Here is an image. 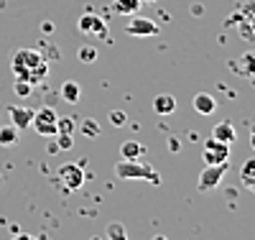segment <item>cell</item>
<instances>
[{
    "instance_id": "obj_14",
    "label": "cell",
    "mask_w": 255,
    "mask_h": 240,
    "mask_svg": "<svg viewBox=\"0 0 255 240\" xmlns=\"http://www.w3.org/2000/svg\"><path fill=\"white\" fill-rule=\"evenodd\" d=\"M240 182L245 189L255 192V159H248L243 166H240Z\"/></svg>"
},
{
    "instance_id": "obj_1",
    "label": "cell",
    "mask_w": 255,
    "mask_h": 240,
    "mask_svg": "<svg viewBox=\"0 0 255 240\" xmlns=\"http://www.w3.org/2000/svg\"><path fill=\"white\" fill-rule=\"evenodd\" d=\"M115 177L118 179H145L151 184H161V177L158 171L151 166V164H143L140 159H120L115 164Z\"/></svg>"
},
{
    "instance_id": "obj_23",
    "label": "cell",
    "mask_w": 255,
    "mask_h": 240,
    "mask_svg": "<svg viewBox=\"0 0 255 240\" xmlns=\"http://www.w3.org/2000/svg\"><path fill=\"white\" fill-rule=\"evenodd\" d=\"M82 133L87 136V138H97V136H100V125H97L95 120H84V123H82Z\"/></svg>"
},
{
    "instance_id": "obj_8",
    "label": "cell",
    "mask_w": 255,
    "mask_h": 240,
    "mask_svg": "<svg viewBox=\"0 0 255 240\" xmlns=\"http://www.w3.org/2000/svg\"><path fill=\"white\" fill-rule=\"evenodd\" d=\"M59 179H61V184L67 189H79L84 184V171L77 164H64L59 169Z\"/></svg>"
},
{
    "instance_id": "obj_22",
    "label": "cell",
    "mask_w": 255,
    "mask_h": 240,
    "mask_svg": "<svg viewBox=\"0 0 255 240\" xmlns=\"http://www.w3.org/2000/svg\"><path fill=\"white\" fill-rule=\"evenodd\" d=\"M77 56H79V61H84V64H92V61L97 59V49H95V46H82V49L77 51Z\"/></svg>"
},
{
    "instance_id": "obj_25",
    "label": "cell",
    "mask_w": 255,
    "mask_h": 240,
    "mask_svg": "<svg viewBox=\"0 0 255 240\" xmlns=\"http://www.w3.org/2000/svg\"><path fill=\"white\" fill-rule=\"evenodd\" d=\"M72 130H74V120L56 118V133H72Z\"/></svg>"
},
{
    "instance_id": "obj_5",
    "label": "cell",
    "mask_w": 255,
    "mask_h": 240,
    "mask_svg": "<svg viewBox=\"0 0 255 240\" xmlns=\"http://www.w3.org/2000/svg\"><path fill=\"white\" fill-rule=\"evenodd\" d=\"M202 159H204V164H230V143H222L209 136L204 141Z\"/></svg>"
},
{
    "instance_id": "obj_28",
    "label": "cell",
    "mask_w": 255,
    "mask_h": 240,
    "mask_svg": "<svg viewBox=\"0 0 255 240\" xmlns=\"http://www.w3.org/2000/svg\"><path fill=\"white\" fill-rule=\"evenodd\" d=\"M250 146H253V151H255V125L250 128Z\"/></svg>"
},
{
    "instance_id": "obj_27",
    "label": "cell",
    "mask_w": 255,
    "mask_h": 240,
    "mask_svg": "<svg viewBox=\"0 0 255 240\" xmlns=\"http://www.w3.org/2000/svg\"><path fill=\"white\" fill-rule=\"evenodd\" d=\"M168 146H171V151H179L181 148V141L179 138H171V141H168Z\"/></svg>"
},
{
    "instance_id": "obj_4",
    "label": "cell",
    "mask_w": 255,
    "mask_h": 240,
    "mask_svg": "<svg viewBox=\"0 0 255 240\" xmlns=\"http://www.w3.org/2000/svg\"><path fill=\"white\" fill-rule=\"evenodd\" d=\"M227 166L230 164H204V169L199 174V182H197V189L199 192H209V189L220 187L222 177L227 174Z\"/></svg>"
},
{
    "instance_id": "obj_9",
    "label": "cell",
    "mask_w": 255,
    "mask_h": 240,
    "mask_svg": "<svg viewBox=\"0 0 255 240\" xmlns=\"http://www.w3.org/2000/svg\"><path fill=\"white\" fill-rule=\"evenodd\" d=\"M230 69L240 77H253L255 74V51H245L240 59L230 61Z\"/></svg>"
},
{
    "instance_id": "obj_32",
    "label": "cell",
    "mask_w": 255,
    "mask_h": 240,
    "mask_svg": "<svg viewBox=\"0 0 255 240\" xmlns=\"http://www.w3.org/2000/svg\"><path fill=\"white\" fill-rule=\"evenodd\" d=\"M140 3H156V0H140Z\"/></svg>"
},
{
    "instance_id": "obj_30",
    "label": "cell",
    "mask_w": 255,
    "mask_h": 240,
    "mask_svg": "<svg viewBox=\"0 0 255 240\" xmlns=\"http://www.w3.org/2000/svg\"><path fill=\"white\" fill-rule=\"evenodd\" d=\"M253 13H255V10H253ZM250 28H253V31H255V15H253V26H250Z\"/></svg>"
},
{
    "instance_id": "obj_33",
    "label": "cell",
    "mask_w": 255,
    "mask_h": 240,
    "mask_svg": "<svg viewBox=\"0 0 255 240\" xmlns=\"http://www.w3.org/2000/svg\"><path fill=\"white\" fill-rule=\"evenodd\" d=\"M92 240H100V238H92Z\"/></svg>"
},
{
    "instance_id": "obj_6",
    "label": "cell",
    "mask_w": 255,
    "mask_h": 240,
    "mask_svg": "<svg viewBox=\"0 0 255 240\" xmlns=\"http://www.w3.org/2000/svg\"><path fill=\"white\" fill-rule=\"evenodd\" d=\"M77 28H79L82 33L95 36V38H108V23H105L100 15H92V13L82 15V18L77 20Z\"/></svg>"
},
{
    "instance_id": "obj_7",
    "label": "cell",
    "mask_w": 255,
    "mask_h": 240,
    "mask_svg": "<svg viewBox=\"0 0 255 240\" xmlns=\"http://www.w3.org/2000/svg\"><path fill=\"white\" fill-rule=\"evenodd\" d=\"M125 33L130 36H138V38H145V36H156L158 33V23L151 18H143V15H133L130 20H128V28Z\"/></svg>"
},
{
    "instance_id": "obj_12",
    "label": "cell",
    "mask_w": 255,
    "mask_h": 240,
    "mask_svg": "<svg viewBox=\"0 0 255 240\" xmlns=\"http://www.w3.org/2000/svg\"><path fill=\"white\" fill-rule=\"evenodd\" d=\"M212 138H217L222 143H235L238 141V130H235V125H232V123L222 120V123H217L215 128H212Z\"/></svg>"
},
{
    "instance_id": "obj_15",
    "label": "cell",
    "mask_w": 255,
    "mask_h": 240,
    "mask_svg": "<svg viewBox=\"0 0 255 240\" xmlns=\"http://www.w3.org/2000/svg\"><path fill=\"white\" fill-rule=\"evenodd\" d=\"M145 156V146L138 141H125L120 146V159H140Z\"/></svg>"
},
{
    "instance_id": "obj_20",
    "label": "cell",
    "mask_w": 255,
    "mask_h": 240,
    "mask_svg": "<svg viewBox=\"0 0 255 240\" xmlns=\"http://www.w3.org/2000/svg\"><path fill=\"white\" fill-rule=\"evenodd\" d=\"M108 240H128V233L120 223H110L108 225Z\"/></svg>"
},
{
    "instance_id": "obj_3",
    "label": "cell",
    "mask_w": 255,
    "mask_h": 240,
    "mask_svg": "<svg viewBox=\"0 0 255 240\" xmlns=\"http://www.w3.org/2000/svg\"><path fill=\"white\" fill-rule=\"evenodd\" d=\"M56 118H59V115H56L54 107H38V110H33L31 125L36 128L38 136L51 138V136H56Z\"/></svg>"
},
{
    "instance_id": "obj_21",
    "label": "cell",
    "mask_w": 255,
    "mask_h": 240,
    "mask_svg": "<svg viewBox=\"0 0 255 240\" xmlns=\"http://www.w3.org/2000/svg\"><path fill=\"white\" fill-rule=\"evenodd\" d=\"M13 90H15V95H18V97H28V95H31V90H33V84H31V82H26V79H18V77H15Z\"/></svg>"
},
{
    "instance_id": "obj_18",
    "label": "cell",
    "mask_w": 255,
    "mask_h": 240,
    "mask_svg": "<svg viewBox=\"0 0 255 240\" xmlns=\"http://www.w3.org/2000/svg\"><path fill=\"white\" fill-rule=\"evenodd\" d=\"M113 8L123 15H133L140 8V0H113Z\"/></svg>"
},
{
    "instance_id": "obj_16",
    "label": "cell",
    "mask_w": 255,
    "mask_h": 240,
    "mask_svg": "<svg viewBox=\"0 0 255 240\" xmlns=\"http://www.w3.org/2000/svg\"><path fill=\"white\" fill-rule=\"evenodd\" d=\"M59 92H61V100H67L69 105H77V102H79V84L72 82V79L64 82Z\"/></svg>"
},
{
    "instance_id": "obj_24",
    "label": "cell",
    "mask_w": 255,
    "mask_h": 240,
    "mask_svg": "<svg viewBox=\"0 0 255 240\" xmlns=\"http://www.w3.org/2000/svg\"><path fill=\"white\" fill-rule=\"evenodd\" d=\"M72 146H74L72 133H56V148H61V151H69Z\"/></svg>"
},
{
    "instance_id": "obj_13",
    "label": "cell",
    "mask_w": 255,
    "mask_h": 240,
    "mask_svg": "<svg viewBox=\"0 0 255 240\" xmlns=\"http://www.w3.org/2000/svg\"><path fill=\"white\" fill-rule=\"evenodd\" d=\"M8 113H10V120L18 130H26L33 120V110H28V107H8Z\"/></svg>"
},
{
    "instance_id": "obj_29",
    "label": "cell",
    "mask_w": 255,
    "mask_h": 240,
    "mask_svg": "<svg viewBox=\"0 0 255 240\" xmlns=\"http://www.w3.org/2000/svg\"><path fill=\"white\" fill-rule=\"evenodd\" d=\"M41 31H46V33H51V31H54V26H51V23H41Z\"/></svg>"
},
{
    "instance_id": "obj_17",
    "label": "cell",
    "mask_w": 255,
    "mask_h": 240,
    "mask_svg": "<svg viewBox=\"0 0 255 240\" xmlns=\"http://www.w3.org/2000/svg\"><path fill=\"white\" fill-rule=\"evenodd\" d=\"M46 74H49V64L46 61H41V64H36L33 69H28L26 72V82H31V84H38V82H44L46 79Z\"/></svg>"
},
{
    "instance_id": "obj_26",
    "label": "cell",
    "mask_w": 255,
    "mask_h": 240,
    "mask_svg": "<svg viewBox=\"0 0 255 240\" xmlns=\"http://www.w3.org/2000/svg\"><path fill=\"white\" fill-rule=\"evenodd\" d=\"M110 123H113L115 128H120V125L128 123V115H125L123 110H113V113H110Z\"/></svg>"
},
{
    "instance_id": "obj_31",
    "label": "cell",
    "mask_w": 255,
    "mask_h": 240,
    "mask_svg": "<svg viewBox=\"0 0 255 240\" xmlns=\"http://www.w3.org/2000/svg\"><path fill=\"white\" fill-rule=\"evenodd\" d=\"M153 240H166V238H163V235H156V238H153Z\"/></svg>"
},
{
    "instance_id": "obj_10",
    "label": "cell",
    "mask_w": 255,
    "mask_h": 240,
    "mask_svg": "<svg viewBox=\"0 0 255 240\" xmlns=\"http://www.w3.org/2000/svg\"><path fill=\"white\" fill-rule=\"evenodd\" d=\"M191 107H194V110L199 113V115H212L217 110V102H215V97H212L209 92H197L194 97H191Z\"/></svg>"
},
{
    "instance_id": "obj_11",
    "label": "cell",
    "mask_w": 255,
    "mask_h": 240,
    "mask_svg": "<svg viewBox=\"0 0 255 240\" xmlns=\"http://www.w3.org/2000/svg\"><path fill=\"white\" fill-rule=\"evenodd\" d=\"M176 110V97L168 95V92H161L153 97V113L156 115H171Z\"/></svg>"
},
{
    "instance_id": "obj_2",
    "label": "cell",
    "mask_w": 255,
    "mask_h": 240,
    "mask_svg": "<svg viewBox=\"0 0 255 240\" xmlns=\"http://www.w3.org/2000/svg\"><path fill=\"white\" fill-rule=\"evenodd\" d=\"M41 61H46L44 56H41V51H36V49H18V51L13 54L10 69H13V74H15L18 79H23L26 72L33 69L36 64H41Z\"/></svg>"
},
{
    "instance_id": "obj_19",
    "label": "cell",
    "mask_w": 255,
    "mask_h": 240,
    "mask_svg": "<svg viewBox=\"0 0 255 240\" xmlns=\"http://www.w3.org/2000/svg\"><path fill=\"white\" fill-rule=\"evenodd\" d=\"M18 141V128L15 125H0V146H13Z\"/></svg>"
}]
</instances>
